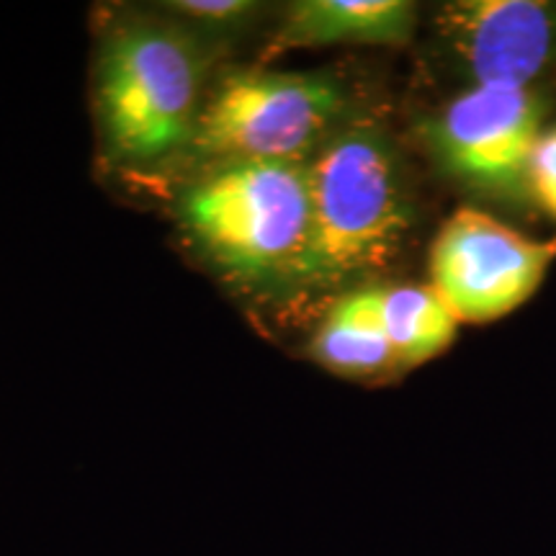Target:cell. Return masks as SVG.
I'll return each instance as SVG.
<instances>
[{
	"label": "cell",
	"instance_id": "10",
	"mask_svg": "<svg viewBox=\"0 0 556 556\" xmlns=\"http://www.w3.org/2000/svg\"><path fill=\"white\" fill-rule=\"evenodd\" d=\"M374 296L397 364H426L454 343L456 317L430 287H374Z\"/></svg>",
	"mask_w": 556,
	"mask_h": 556
},
{
	"label": "cell",
	"instance_id": "5",
	"mask_svg": "<svg viewBox=\"0 0 556 556\" xmlns=\"http://www.w3.org/2000/svg\"><path fill=\"white\" fill-rule=\"evenodd\" d=\"M544 116L539 90L467 86L422 124V139L448 178L507 206H523L531 201L528 170Z\"/></svg>",
	"mask_w": 556,
	"mask_h": 556
},
{
	"label": "cell",
	"instance_id": "4",
	"mask_svg": "<svg viewBox=\"0 0 556 556\" xmlns=\"http://www.w3.org/2000/svg\"><path fill=\"white\" fill-rule=\"evenodd\" d=\"M345 90L328 73L232 70L206 93L189 155L208 163H309L343 124Z\"/></svg>",
	"mask_w": 556,
	"mask_h": 556
},
{
	"label": "cell",
	"instance_id": "2",
	"mask_svg": "<svg viewBox=\"0 0 556 556\" xmlns=\"http://www.w3.org/2000/svg\"><path fill=\"white\" fill-rule=\"evenodd\" d=\"M204 80V52L178 26L129 21L111 29L96 65V106L111 160L155 165L189 152Z\"/></svg>",
	"mask_w": 556,
	"mask_h": 556
},
{
	"label": "cell",
	"instance_id": "6",
	"mask_svg": "<svg viewBox=\"0 0 556 556\" xmlns=\"http://www.w3.org/2000/svg\"><path fill=\"white\" fill-rule=\"evenodd\" d=\"M554 263L556 238H528L482 208L462 206L430 245L428 287L458 325H486L523 307Z\"/></svg>",
	"mask_w": 556,
	"mask_h": 556
},
{
	"label": "cell",
	"instance_id": "12",
	"mask_svg": "<svg viewBox=\"0 0 556 556\" xmlns=\"http://www.w3.org/2000/svg\"><path fill=\"white\" fill-rule=\"evenodd\" d=\"M168 9L180 18H191L197 24L232 26L253 16L258 5L248 3V0H180V3H170Z\"/></svg>",
	"mask_w": 556,
	"mask_h": 556
},
{
	"label": "cell",
	"instance_id": "3",
	"mask_svg": "<svg viewBox=\"0 0 556 556\" xmlns=\"http://www.w3.org/2000/svg\"><path fill=\"white\" fill-rule=\"evenodd\" d=\"M180 222L225 274L240 281L291 283L312 229L309 163L214 165L180 199Z\"/></svg>",
	"mask_w": 556,
	"mask_h": 556
},
{
	"label": "cell",
	"instance_id": "8",
	"mask_svg": "<svg viewBox=\"0 0 556 556\" xmlns=\"http://www.w3.org/2000/svg\"><path fill=\"white\" fill-rule=\"evenodd\" d=\"M415 26L417 9L407 0H299L270 37L266 58L307 47H400Z\"/></svg>",
	"mask_w": 556,
	"mask_h": 556
},
{
	"label": "cell",
	"instance_id": "7",
	"mask_svg": "<svg viewBox=\"0 0 556 556\" xmlns=\"http://www.w3.org/2000/svg\"><path fill=\"white\" fill-rule=\"evenodd\" d=\"M438 37L469 86H533L556 70L552 0H456L438 11Z\"/></svg>",
	"mask_w": 556,
	"mask_h": 556
},
{
	"label": "cell",
	"instance_id": "9",
	"mask_svg": "<svg viewBox=\"0 0 556 556\" xmlns=\"http://www.w3.org/2000/svg\"><path fill=\"white\" fill-rule=\"evenodd\" d=\"M312 356L343 377H374L397 364L381 328L374 287L348 291L332 304L312 338Z\"/></svg>",
	"mask_w": 556,
	"mask_h": 556
},
{
	"label": "cell",
	"instance_id": "1",
	"mask_svg": "<svg viewBox=\"0 0 556 556\" xmlns=\"http://www.w3.org/2000/svg\"><path fill=\"white\" fill-rule=\"evenodd\" d=\"M312 229L291 283L328 291L397 261L413 201L392 139L368 119L343 122L309 160Z\"/></svg>",
	"mask_w": 556,
	"mask_h": 556
},
{
	"label": "cell",
	"instance_id": "11",
	"mask_svg": "<svg viewBox=\"0 0 556 556\" xmlns=\"http://www.w3.org/2000/svg\"><path fill=\"white\" fill-rule=\"evenodd\" d=\"M528 191L531 201L544 208L548 217L556 219V127L544 129L528 170Z\"/></svg>",
	"mask_w": 556,
	"mask_h": 556
}]
</instances>
